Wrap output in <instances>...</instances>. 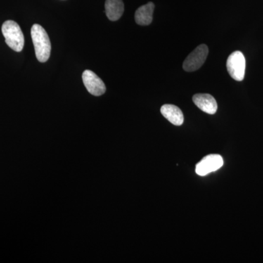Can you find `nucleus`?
I'll return each instance as SVG.
<instances>
[{"instance_id":"nucleus-1","label":"nucleus","mask_w":263,"mask_h":263,"mask_svg":"<svg viewBox=\"0 0 263 263\" xmlns=\"http://www.w3.org/2000/svg\"><path fill=\"white\" fill-rule=\"evenodd\" d=\"M31 36L38 61L47 62L51 50V41L48 33L39 24H34L31 29Z\"/></svg>"},{"instance_id":"nucleus-2","label":"nucleus","mask_w":263,"mask_h":263,"mask_svg":"<svg viewBox=\"0 0 263 263\" xmlns=\"http://www.w3.org/2000/svg\"><path fill=\"white\" fill-rule=\"evenodd\" d=\"M2 32L4 35L7 45L13 51L20 52L23 50L24 34L16 22L10 20L5 22L2 27Z\"/></svg>"},{"instance_id":"nucleus-3","label":"nucleus","mask_w":263,"mask_h":263,"mask_svg":"<svg viewBox=\"0 0 263 263\" xmlns=\"http://www.w3.org/2000/svg\"><path fill=\"white\" fill-rule=\"evenodd\" d=\"M227 69L230 76L234 80H243L245 76L246 60L242 52L237 51L230 55L227 60Z\"/></svg>"},{"instance_id":"nucleus-4","label":"nucleus","mask_w":263,"mask_h":263,"mask_svg":"<svg viewBox=\"0 0 263 263\" xmlns=\"http://www.w3.org/2000/svg\"><path fill=\"white\" fill-rule=\"evenodd\" d=\"M208 54H209V48L206 45L202 44L197 46L183 62V70L186 72H194L198 70L205 63Z\"/></svg>"},{"instance_id":"nucleus-5","label":"nucleus","mask_w":263,"mask_h":263,"mask_svg":"<svg viewBox=\"0 0 263 263\" xmlns=\"http://www.w3.org/2000/svg\"><path fill=\"white\" fill-rule=\"evenodd\" d=\"M223 164H224V161L220 155H207L197 164L195 171L199 176H206V175L221 168Z\"/></svg>"},{"instance_id":"nucleus-6","label":"nucleus","mask_w":263,"mask_h":263,"mask_svg":"<svg viewBox=\"0 0 263 263\" xmlns=\"http://www.w3.org/2000/svg\"><path fill=\"white\" fill-rule=\"evenodd\" d=\"M83 82L88 91L94 96H101L106 91V87L102 79L94 72L85 70L82 76Z\"/></svg>"},{"instance_id":"nucleus-7","label":"nucleus","mask_w":263,"mask_h":263,"mask_svg":"<svg viewBox=\"0 0 263 263\" xmlns=\"http://www.w3.org/2000/svg\"><path fill=\"white\" fill-rule=\"evenodd\" d=\"M194 103L205 113L214 114L218 105L214 97L209 94H196L193 98Z\"/></svg>"},{"instance_id":"nucleus-8","label":"nucleus","mask_w":263,"mask_h":263,"mask_svg":"<svg viewBox=\"0 0 263 263\" xmlns=\"http://www.w3.org/2000/svg\"><path fill=\"white\" fill-rule=\"evenodd\" d=\"M161 114L174 125L181 126L183 123L182 111L176 105H169V104L162 105L161 108Z\"/></svg>"},{"instance_id":"nucleus-9","label":"nucleus","mask_w":263,"mask_h":263,"mask_svg":"<svg viewBox=\"0 0 263 263\" xmlns=\"http://www.w3.org/2000/svg\"><path fill=\"white\" fill-rule=\"evenodd\" d=\"M154 10L155 4L153 3H148L140 7L135 14L136 23L141 26L149 25L153 20Z\"/></svg>"},{"instance_id":"nucleus-10","label":"nucleus","mask_w":263,"mask_h":263,"mask_svg":"<svg viewBox=\"0 0 263 263\" xmlns=\"http://www.w3.org/2000/svg\"><path fill=\"white\" fill-rule=\"evenodd\" d=\"M105 7L107 16L112 22L119 20L124 13V6L122 0H106Z\"/></svg>"}]
</instances>
